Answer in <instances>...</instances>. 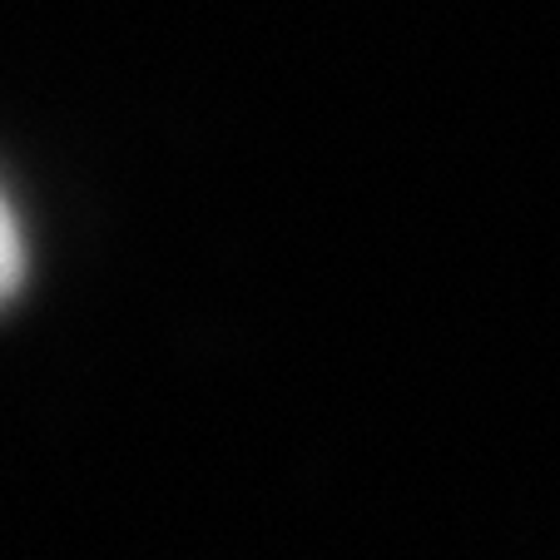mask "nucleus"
Instances as JSON below:
<instances>
[{"label": "nucleus", "instance_id": "nucleus-1", "mask_svg": "<svg viewBox=\"0 0 560 560\" xmlns=\"http://www.w3.org/2000/svg\"><path fill=\"white\" fill-rule=\"evenodd\" d=\"M21 278H25V238H21L11 199L0 194V303L21 288Z\"/></svg>", "mask_w": 560, "mask_h": 560}]
</instances>
